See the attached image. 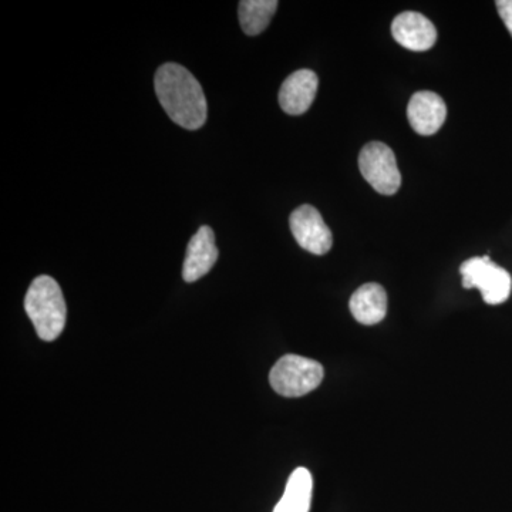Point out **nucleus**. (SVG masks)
I'll list each match as a JSON object with an SVG mask.
<instances>
[{
  "label": "nucleus",
  "mask_w": 512,
  "mask_h": 512,
  "mask_svg": "<svg viewBox=\"0 0 512 512\" xmlns=\"http://www.w3.org/2000/svg\"><path fill=\"white\" fill-rule=\"evenodd\" d=\"M463 286L480 289L484 302L501 305L510 298L512 279L504 268L494 264L490 256H474L460 266Z\"/></svg>",
  "instance_id": "nucleus-4"
},
{
  "label": "nucleus",
  "mask_w": 512,
  "mask_h": 512,
  "mask_svg": "<svg viewBox=\"0 0 512 512\" xmlns=\"http://www.w3.org/2000/svg\"><path fill=\"white\" fill-rule=\"evenodd\" d=\"M318 76L312 70L292 73L279 90V104L286 114L301 116L311 109L318 92Z\"/></svg>",
  "instance_id": "nucleus-9"
},
{
  "label": "nucleus",
  "mask_w": 512,
  "mask_h": 512,
  "mask_svg": "<svg viewBox=\"0 0 512 512\" xmlns=\"http://www.w3.org/2000/svg\"><path fill=\"white\" fill-rule=\"evenodd\" d=\"M278 6L276 0H242L239 3V23L245 35L256 36L264 32Z\"/></svg>",
  "instance_id": "nucleus-13"
},
{
  "label": "nucleus",
  "mask_w": 512,
  "mask_h": 512,
  "mask_svg": "<svg viewBox=\"0 0 512 512\" xmlns=\"http://www.w3.org/2000/svg\"><path fill=\"white\" fill-rule=\"evenodd\" d=\"M325 370L316 360L298 355L281 357L269 373V382L284 397H302L318 389Z\"/></svg>",
  "instance_id": "nucleus-3"
},
{
  "label": "nucleus",
  "mask_w": 512,
  "mask_h": 512,
  "mask_svg": "<svg viewBox=\"0 0 512 512\" xmlns=\"http://www.w3.org/2000/svg\"><path fill=\"white\" fill-rule=\"evenodd\" d=\"M218 259V248L211 227H201L191 238L183 266L185 282H195L211 271Z\"/></svg>",
  "instance_id": "nucleus-10"
},
{
  "label": "nucleus",
  "mask_w": 512,
  "mask_h": 512,
  "mask_svg": "<svg viewBox=\"0 0 512 512\" xmlns=\"http://www.w3.org/2000/svg\"><path fill=\"white\" fill-rule=\"evenodd\" d=\"M291 231L299 247L313 255L328 254L333 245L332 232L312 205H301L289 218Z\"/></svg>",
  "instance_id": "nucleus-6"
},
{
  "label": "nucleus",
  "mask_w": 512,
  "mask_h": 512,
  "mask_svg": "<svg viewBox=\"0 0 512 512\" xmlns=\"http://www.w3.org/2000/svg\"><path fill=\"white\" fill-rule=\"evenodd\" d=\"M313 478L311 471L305 467L296 468L286 483L285 493L274 512H309L311 511Z\"/></svg>",
  "instance_id": "nucleus-12"
},
{
  "label": "nucleus",
  "mask_w": 512,
  "mask_h": 512,
  "mask_svg": "<svg viewBox=\"0 0 512 512\" xmlns=\"http://www.w3.org/2000/svg\"><path fill=\"white\" fill-rule=\"evenodd\" d=\"M359 170L367 183L379 194L393 195L402 185V174L397 167L392 148L380 141H372L359 154Z\"/></svg>",
  "instance_id": "nucleus-5"
},
{
  "label": "nucleus",
  "mask_w": 512,
  "mask_h": 512,
  "mask_svg": "<svg viewBox=\"0 0 512 512\" xmlns=\"http://www.w3.org/2000/svg\"><path fill=\"white\" fill-rule=\"evenodd\" d=\"M353 318L362 325L372 326L382 322L387 313V293L382 285L360 286L349 302Z\"/></svg>",
  "instance_id": "nucleus-11"
},
{
  "label": "nucleus",
  "mask_w": 512,
  "mask_h": 512,
  "mask_svg": "<svg viewBox=\"0 0 512 512\" xmlns=\"http://www.w3.org/2000/svg\"><path fill=\"white\" fill-rule=\"evenodd\" d=\"M156 93L165 113L175 124L198 130L207 121L208 106L200 82L184 66L165 63L157 70Z\"/></svg>",
  "instance_id": "nucleus-1"
},
{
  "label": "nucleus",
  "mask_w": 512,
  "mask_h": 512,
  "mask_svg": "<svg viewBox=\"0 0 512 512\" xmlns=\"http://www.w3.org/2000/svg\"><path fill=\"white\" fill-rule=\"evenodd\" d=\"M392 35L399 45L412 52H426L436 45V26L417 12H404L394 18Z\"/></svg>",
  "instance_id": "nucleus-7"
},
{
  "label": "nucleus",
  "mask_w": 512,
  "mask_h": 512,
  "mask_svg": "<svg viewBox=\"0 0 512 512\" xmlns=\"http://www.w3.org/2000/svg\"><path fill=\"white\" fill-rule=\"evenodd\" d=\"M410 126L420 136H433L443 127L447 117V106L439 94L417 92L407 107Z\"/></svg>",
  "instance_id": "nucleus-8"
},
{
  "label": "nucleus",
  "mask_w": 512,
  "mask_h": 512,
  "mask_svg": "<svg viewBox=\"0 0 512 512\" xmlns=\"http://www.w3.org/2000/svg\"><path fill=\"white\" fill-rule=\"evenodd\" d=\"M25 309L40 339L53 342L62 335L67 309L55 279L46 275L36 278L26 293Z\"/></svg>",
  "instance_id": "nucleus-2"
},
{
  "label": "nucleus",
  "mask_w": 512,
  "mask_h": 512,
  "mask_svg": "<svg viewBox=\"0 0 512 512\" xmlns=\"http://www.w3.org/2000/svg\"><path fill=\"white\" fill-rule=\"evenodd\" d=\"M498 13L503 19L504 25L507 26L508 32L512 36V0H498L495 2Z\"/></svg>",
  "instance_id": "nucleus-14"
}]
</instances>
